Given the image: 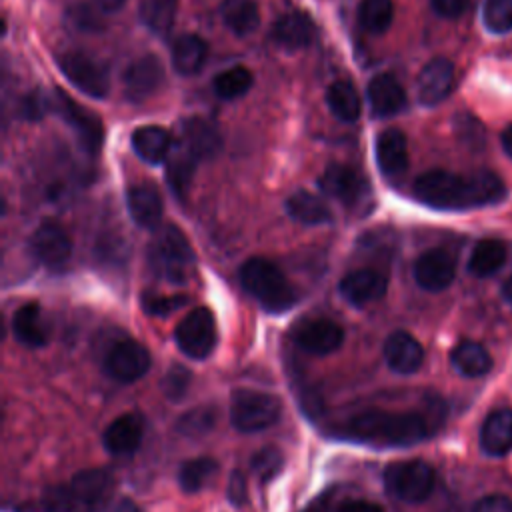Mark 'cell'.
I'll use <instances>...</instances> for the list:
<instances>
[{
	"mask_svg": "<svg viewBox=\"0 0 512 512\" xmlns=\"http://www.w3.org/2000/svg\"><path fill=\"white\" fill-rule=\"evenodd\" d=\"M218 474V462L208 456L186 460L178 472V482L184 492H198Z\"/></svg>",
	"mask_w": 512,
	"mask_h": 512,
	"instance_id": "cell-36",
	"label": "cell"
},
{
	"mask_svg": "<svg viewBox=\"0 0 512 512\" xmlns=\"http://www.w3.org/2000/svg\"><path fill=\"white\" fill-rule=\"evenodd\" d=\"M244 290L256 298L268 312H284L298 300L294 286L282 270L266 258H250L240 270Z\"/></svg>",
	"mask_w": 512,
	"mask_h": 512,
	"instance_id": "cell-4",
	"label": "cell"
},
{
	"mask_svg": "<svg viewBox=\"0 0 512 512\" xmlns=\"http://www.w3.org/2000/svg\"><path fill=\"white\" fill-rule=\"evenodd\" d=\"M326 102H328L330 112L342 122H356L360 116V110H362L360 96H358L354 84H350L348 80L332 82L326 92Z\"/></svg>",
	"mask_w": 512,
	"mask_h": 512,
	"instance_id": "cell-34",
	"label": "cell"
},
{
	"mask_svg": "<svg viewBox=\"0 0 512 512\" xmlns=\"http://www.w3.org/2000/svg\"><path fill=\"white\" fill-rule=\"evenodd\" d=\"M178 142L192 152L198 160L212 158L222 148V138L218 128L204 118H188L180 126V138Z\"/></svg>",
	"mask_w": 512,
	"mask_h": 512,
	"instance_id": "cell-21",
	"label": "cell"
},
{
	"mask_svg": "<svg viewBox=\"0 0 512 512\" xmlns=\"http://www.w3.org/2000/svg\"><path fill=\"white\" fill-rule=\"evenodd\" d=\"M386 276L372 268H358L346 274L340 282V294L354 306H364L380 300L386 294Z\"/></svg>",
	"mask_w": 512,
	"mask_h": 512,
	"instance_id": "cell-18",
	"label": "cell"
},
{
	"mask_svg": "<svg viewBox=\"0 0 512 512\" xmlns=\"http://www.w3.org/2000/svg\"><path fill=\"white\" fill-rule=\"evenodd\" d=\"M126 204L132 220L142 228H158L162 220V198L154 186L138 184L126 192Z\"/></svg>",
	"mask_w": 512,
	"mask_h": 512,
	"instance_id": "cell-26",
	"label": "cell"
},
{
	"mask_svg": "<svg viewBox=\"0 0 512 512\" xmlns=\"http://www.w3.org/2000/svg\"><path fill=\"white\" fill-rule=\"evenodd\" d=\"M384 484L402 502H422L434 490V470L424 460L392 462L384 470Z\"/></svg>",
	"mask_w": 512,
	"mask_h": 512,
	"instance_id": "cell-7",
	"label": "cell"
},
{
	"mask_svg": "<svg viewBox=\"0 0 512 512\" xmlns=\"http://www.w3.org/2000/svg\"><path fill=\"white\" fill-rule=\"evenodd\" d=\"M418 100L424 106H436L448 98L454 88V64L448 58H432L418 74Z\"/></svg>",
	"mask_w": 512,
	"mask_h": 512,
	"instance_id": "cell-14",
	"label": "cell"
},
{
	"mask_svg": "<svg viewBox=\"0 0 512 512\" xmlns=\"http://www.w3.org/2000/svg\"><path fill=\"white\" fill-rule=\"evenodd\" d=\"M282 404L276 396L258 390H236L230 402V420L240 432H260L278 422Z\"/></svg>",
	"mask_w": 512,
	"mask_h": 512,
	"instance_id": "cell-6",
	"label": "cell"
},
{
	"mask_svg": "<svg viewBox=\"0 0 512 512\" xmlns=\"http://www.w3.org/2000/svg\"><path fill=\"white\" fill-rule=\"evenodd\" d=\"M454 128H456V134L460 136V140L466 142L472 148H476L484 142V130H482L480 122L470 114L456 116L454 118Z\"/></svg>",
	"mask_w": 512,
	"mask_h": 512,
	"instance_id": "cell-43",
	"label": "cell"
},
{
	"mask_svg": "<svg viewBox=\"0 0 512 512\" xmlns=\"http://www.w3.org/2000/svg\"><path fill=\"white\" fill-rule=\"evenodd\" d=\"M480 446L490 456H504L512 448V410L490 412L480 430Z\"/></svg>",
	"mask_w": 512,
	"mask_h": 512,
	"instance_id": "cell-25",
	"label": "cell"
},
{
	"mask_svg": "<svg viewBox=\"0 0 512 512\" xmlns=\"http://www.w3.org/2000/svg\"><path fill=\"white\" fill-rule=\"evenodd\" d=\"M52 106L66 120V124L76 132V138H78L80 146L84 148V152H88L90 156L98 154L102 148V142H104V126H102L100 118L94 112L78 106L62 90H54Z\"/></svg>",
	"mask_w": 512,
	"mask_h": 512,
	"instance_id": "cell-9",
	"label": "cell"
},
{
	"mask_svg": "<svg viewBox=\"0 0 512 512\" xmlns=\"http://www.w3.org/2000/svg\"><path fill=\"white\" fill-rule=\"evenodd\" d=\"M286 210L294 220H298L302 224L316 226V224L332 222V212H330L328 204L322 198H318L310 192H304V190L288 196Z\"/></svg>",
	"mask_w": 512,
	"mask_h": 512,
	"instance_id": "cell-33",
	"label": "cell"
},
{
	"mask_svg": "<svg viewBox=\"0 0 512 512\" xmlns=\"http://www.w3.org/2000/svg\"><path fill=\"white\" fill-rule=\"evenodd\" d=\"M114 478L108 470L86 468L68 484L52 486L42 496L44 512H98L110 498Z\"/></svg>",
	"mask_w": 512,
	"mask_h": 512,
	"instance_id": "cell-3",
	"label": "cell"
},
{
	"mask_svg": "<svg viewBox=\"0 0 512 512\" xmlns=\"http://www.w3.org/2000/svg\"><path fill=\"white\" fill-rule=\"evenodd\" d=\"M384 360L386 364L400 374L416 372L424 362V348L422 344L408 332H392L384 342Z\"/></svg>",
	"mask_w": 512,
	"mask_h": 512,
	"instance_id": "cell-20",
	"label": "cell"
},
{
	"mask_svg": "<svg viewBox=\"0 0 512 512\" xmlns=\"http://www.w3.org/2000/svg\"><path fill=\"white\" fill-rule=\"evenodd\" d=\"M220 14L224 24L238 36L254 32L260 22V12L254 0H224Z\"/></svg>",
	"mask_w": 512,
	"mask_h": 512,
	"instance_id": "cell-35",
	"label": "cell"
},
{
	"mask_svg": "<svg viewBox=\"0 0 512 512\" xmlns=\"http://www.w3.org/2000/svg\"><path fill=\"white\" fill-rule=\"evenodd\" d=\"M190 372L184 368V366H172L162 382V388H164V394L168 398H182L190 386Z\"/></svg>",
	"mask_w": 512,
	"mask_h": 512,
	"instance_id": "cell-44",
	"label": "cell"
},
{
	"mask_svg": "<svg viewBox=\"0 0 512 512\" xmlns=\"http://www.w3.org/2000/svg\"><path fill=\"white\" fill-rule=\"evenodd\" d=\"M12 332L18 342L30 348H40L48 340V330L42 318V308L36 302H28L14 312Z\"/></svg>",
	"mask_w": 512,
	"mask_h": 512,
	"instance_id": "cell-27",
	"label": "cell"
},
{
	"mask_svg": "<svg viewBox=\"0 0 512 512\" xmlns=\"http://www.w3.org/2000/svg\"><path fill=\"white\" fill-rule=\"evenodd\" d=\"M184 302H186L184 296H146V298L142 300V306L146 308L148 314L166 316V314H170L172 310L180 308Z\"/></svg>",
	"mask_w": 512,
	"mask_h": 512,
	"instance_id": "cell-46",
	"label": "cell"
},
{
	"mask_svg": "<svg viewBox=\"0 0 512 512\" xmlns=\"http://www.w3.org/2000/svg\"><path fill=\"white\" fill-rule=\"evenodd\" d=\"M162 80H164V70L160 60L152 54L140 56L134 62H130L128 68L124 70V76H122L124 94L132 102H142L160 88Z\"/></svg>",
	"mask_w": 512,
	"mask_h": 512,
	"instance_id": "cell-12",
	"label": "cell"
},
{
	"mask_svg": "<svg viewBox=\"0 0 512 512\" xmlns=\"http://www.w3.org/2000/svg\"><path fill=\"white\" fill-rule=\"evenodd\" d=\"M104 368L118 382H134L148 372L150 352L136 340H122L106 354Z\"/></svg>",
	"mask_w": 512,
	"mask_h": 512,
	"instance_id": "cell-11",
	"label": "cell"
},
{
	"mask_svg": "<svg viewBox=\"0 0 512 512\" xmlns=\"http://www.w3.org/2000/svg\"><path fill=\"white\" fill-rule=\"evenodd\" d=\"M246 498H248L246 480H244V476L236 470V472H232V476H230V480H228V500H230L234 506H242V504H246Z\"/></svg>",
	"mask_w": 512,
	"mask_h": 512,
	"instance_id": "cell-48",
	"label": "cell"
},
{
	"mask_svg": "<svg viewBox=\"0 0 512 512\" xmlns=\"http://www.w3.org/2000/svg\"><path fill=\"white\" fill-rule=\"evenodd\" d=\"M46 104H50V102L44 100L40 94H30L22 100V116L28 120H36L44 114Z\"/></svg>",
	"mask_w": 512,
	"mask_h": 512,
	"instance_id": "cell-50",
	"label": "cell"
},
{
	"mask_svg": "<svg viewBox=\"0 0 512 512\" xmlns=\"http://www.w3.org/2000/svg\"><path fill=\"white\" fill-rule=\"evenodd\" d=\"M430 2L436 14L444 18H456L468 8L470 0H430Z\"/></svg>",
	"mask_w": 512,
	"mask_h": 512,
	"instance_id": "cell-49",
	"label": "cell"
},
{
	"mask_svg": "<svg viewBox=\"0 0 512 512\" xmlns=\"http://www.w3.org/2000/svg\"><path fill=\"white\" fill-rule=\"evenodd\" d=\"M172 66L182 76L196 74L206 62V42L196 34H180L172 42Z\"/></svg>",
	"mask_w": 512,
	"mask_h": 512,
	"instance_id": "cell-28",
	"label": "cell"
},
{
	"mask_svg": "<svg viewBox=\"0 0 512 512\" xmlns=\"http://www.w3.org/2000/svg\"><path fill=\"white\" fill-rule=\"evenodd\" d=\"M450 362L452 366L468 376V378H476V376H484L490 372L492 368V356L488 354V350L472 340H464L460 342L452 354H450Z\"/></svg>",
	"mask_w": 512,
	"mask_h": 512,
	"instance_id": "cell-31",
	"label": "cell"
},
{
	"mask_svg": "<svg viewBox=\"0 0 512 512\" xmlns=\"http://www.w3.org/2000/svg\"><path fill=\"white\" fill-rule=\"evenodd\" d=\"M122 4H124V0H96V6L106 12H116L122 8Z\"/></svg>",
	"mask_w": 512,
	"mask_h": 512,
	"instance_id": "cell-53",
	"label": "cell"
},
{
	"mask_svg": "<svg viewBox=\"0 0 512 512\" xmlns=\"http://www.w3.org/2000/svg\"><path fill=\"white\" fill-rule=\"evenodd\" d=\"M336 512H384L380 504L370 500H344Z\"/></svg>",
	"mask_w": 512,
	"mask_h": 512,
	"instance_id": "cell-51",
	"label": "cell"
},
{
	"mask_svg": "<svg viewBox=\"0 0 512 512\" xmlns=\"http://www.w3.org/2000/svg\"><path fill=\"white\" fill-rule=\"evenodd\" d=\"M482 18L484 26L494 34L512 30V0H486Z\"/></svg>",
	"mask_w": 512,
	"mask_h": 512,
	"instance_id": "cell-41",
	"label": "cell"
},
{
	"mask_svg": "<svg viewBox=\"0 0 512 512\" xmlns=\"http://www.w3.org/2000/svg\"><path fill=\"white\" fill-rule=\"evenodd\" d=\"M58 66L62 74L84 94L92 98H104L110 88V78L106 66L82 52H64L58 56Z\"/></svg>",
	"mask_w": 512,
	"mask_h": 512,
	"instance_id": "cell-10",
	"label": "cell"
},
{
	"mask_svg": "<svg viewBox=\"0 0 512 512\" xmlns=\"http://www.w3.org/2000/svg\"><path fill=\"white\" fill-rule=\"evenodd\" d=\"M198 162L200 160L192 152H188L180 142L174 146V150H170L166 158V178L172 192L178 194L180 198L186 196V190L192 182Z\"/></svg>",
	"mask_w": 512,
	"mask_h": 512,
	"instance_id": "cell-32",
	"label": "cell"
},
{
	"mask_svg": "<svg viewBox=\"0 0 512 512\" xmlns=\"http://www.w3.org/2000/svg\"><path fill=\"white\" fill-rule=\"evenodd\" d=\"M472 512H512V500L504 494H488L472 506Z\"/></svg>",
	"mask_w": 512,
	"mask_h": 512,
	"instance_id": "cell-47",
	"label": "cell"
},
{
	"mask_svg": "<svg viewBox=\"0 0 512 512\" xmlns=\"http://www.w3.org/2000/svg\"><path fill=\"white\" fill-rule=\"evenodd\" d=\"M318 186L326 196L340 200L346 206L356 204L366 192L364 176L350 166L332 164L318 178Z\"/></svg>",
	"mask_w": 512,
	"mask_h": 512,
	"instance_id": "cell-15",
	"label": "cell"
},
{
	"mask_svg": "<svg viewBox=\"0 0 512 512\" xmlns=\"http://www.w3.org/2000/svg\"><path fill=\"white\" fill-rule=\"evenodd\" d=\"M148 264L156 276L168 282H184L194 264L184 232L172 224L158 228L148 244Z\"/></svg>",
	"mask_w": 512,
	"mask_h": 512,
	"instance_id": "cell-5",
	"label": "cell"
},
{
	"mask_svg": "<svg viewBox=\"0 0 512 512\" xmlns=\"http://www.w3.org/2000/svg\"><path fill=\"white\" fill-rule=\"evenodd\" d=\"M132 148L142 160H146L150 164H160L168 158V154L172 150L170 134L164 128L154 126V124L140 126L132 134Z\"/></svg>",
	"mask_w": 512,
	"mask_h": 512,
	"instance_id": "cell-29",
	"label": "cell"
},
{
	"mask_svg": "<svg viewBox=\"0 0 512 512\" xmlns=\"http://www.w3.org/2000/svg\"><path fill=\"white\" fill-rule=\"evenodd\" d=\"M216 418H218V410L214 406L210 404L196 406L180 416V420L176 422V432L186 438L206 436L214 428Z\"/></svg>",
	"mask_w": 512,
	"mask_h": 512,
	"instance_id": "cell-39",
	"label": "cell"
},
{
	"mask_svg": "<svg viewBox=\"0 0 512 512\" xmlns=\"http://www.w3.org/2000/svg\"><path fill=\"white\" fill-rule=\"evenodd\" d=\"M314 22L304 12H288L280 16L272 28V40L284 50L306 48L314 38Z\"/></svg>",
	"mask_w": 512,
	"mask_h": 512,
	"instance_id": "cell-24",
	"label": "cell"
},
{
	"mask_svg": "<svg viewBox=\"0 0 512 512\" xmlns=\"http://www.w3.org/2000/svg\"><path fill=\"white\" fill-rule=\"evenodd\" d=\"M108 512H140V508L130 498H120L108 508Z\"/></svg>",
	"mask_w": 512,
	"mask_h": 512,
	"instance_id": "cell-52",
	"label": "cell"
},
{
	"mask_svg": "<svg viewBox=\"0 0 512 512\" xmlns=\"http://www.w3.org/2000/svg\"><path fill=\"white\" fill-rule=\"evenodd\" d=\"M502 148L512 158V124L502 132Z\"/></svg>",
	"mask_w": 512,
	"mask_h": 512,
	"instance_id": "cell-54",
	"label": "cell"
},
{
	"mask_svg": "<svg viewBox=\"0 0 512 512\" xmlns=\"http://www.w3.org/2000/svg\"><path fill=\"white\" fill-rule=\"evenodd\" d=\"M376 162L386 178H398L408 168V142L402 130L386 128L376 138Z\"/></svg>",
	"mask_w": 512,
	"mask_h": 512,
	"instance_id": "cell-19",
	"label": "cell"
},
{
	"mask_svg": "<svg viewBox=\"0 0 512 512\" xmlns=\"http://www.w3.org/2000/svg\"><path fill=\"white\" fill-rule=\"evenodd\" d=\"M144 436V424L142 418L134 412L122 414L116 420H112L104 430V446L110 454L126 456L138 450Z\"/></svg>",
	"mask_w": 512,
	"mask_h": 512,
	"instance_id": "cell-22",
	"label": "cell"
},
{
	"mask_svg": "<svg viewBox=\"0 0 512 512\" xmlns=\"http://www.w3.org/2000/svg\"><path fill=\"white\" fill-rule=\"evenodd\" d=\"M504 194V182L490 170H476L470 174L430 170L414 180V196L438 210L488 206L502 200Z\"/></svg>",
	"mask_w": 512,
	"mask_h": 512,
	"instance_id": "cell-1",
	"label": "cell"
},
{
	"mask_svg": "<svg viewBox=\"0 0 512 512\" xmlns=\"http://www.w3.org/2000/svg\"><path fill=\"white\" fill-rule=\"evenodd\" d=\"M370 108L376 116H394L406 106V92L392 74H376L366 88Z\"/></svg>",
	"mask_w": 512,
	"mask_h": 512,
	"instance_id": "cell-23",
	"label": "cell"
},
{
	"mask_svg": "<svg viewBox=\"0 0 512 512\" xmlns=\"http://www.w3.org/2000/svg\"><path fill=\"white\" fill-rule=\"evenodd\" d=\"M252 472L262 480V482H270L272 478H276L280 474V470L284 468V454L276 448V446H264L262 450H258L252 456Z\"/></svg>",
	"mask_w": 512,
	"mask_h": 512,
	"instance_id": "cell-42",
	"label": "cell"
},
{
	"mask_svg": "<svg viewBox=\"0 0 512 512\" xmlns=\"http://www.w3.org/2000/svg\"><path fill=\"white\" fill-rule=\"evenodd\" d=\"M456 264L454 258L440 248H432L420 254L414 262V280L428 292H440L454 280Z\"/></svg>",
	"mask_w": 512,
	"mask_h": 512,
	"instance_id": "cell-13",
	"label": "cell"
},
{
	"mask_svg": "<svg viewBox=\"0 0 512 512\" xmlns=\"http://www.w3.org/2000/svg\"><path fill=\"white\" fill-rule=\"evenodd\" d=\"M394 16L392 0H362L358 8V20L364 30L372 34H382Z\"/></svg>",
	"mask_w": 512,
	"mask_h": 512,
	"instance_id": "cell-40",
	"label": "cell"
},
{
	"mask_svg": "<svg viewBox=\"0 0 512 512\" xmlns=\"http://www.w3.org/2000/svg\"><path fill=\"white\" fill-rule=\"evenodd\" d=\"M342 340L344 330L336 322L326 318L306 320L294 330V342L310 354H330L340 348Z\"/></svg>",
	"mask_w": 512,
	"mask_h": 512,
	"instance_id": "cell-17",
	"label": "cell"
},
{
	"mask_svg": "<svg viewBox=\"0 0 512 512\" xmlns=\"http://www.w3.org/2000/svg\"><path fill=\"white\" fill-rule=\"evenodd\" d=\"M506 256H508V248L502 240L484 238L474 246L468 260V270L478 278H486L504 266Z\"/></svg>",
	"mask_w": 512,
	"mask_h": 512,
	"instance_id": "cell-30",
	"label": "cell"
},
{
	"mask_svg": "<svg viewBox=\"0 0 512 512\" xmlns=\"http://www.w3.org/2000/svg\"><path fill=\"white\" fill-rule=\"evenodd\" d=\"M178 348L196 360L206 358L216 346V320L214 314L200 306L188 312L174 330Z\"/></svg>",
	"mask_w": 512,
	"mask_h": 512,
	"instance_id": "cell-8",
	"label": "cell"
},
{
	"mask_svg": "<svg viewBox=\"0 0 512 512\" xmlns=\"http://www.w3.org/2000/svg\"><path fill=\"white\" fill-rule=\"evenodd\" d=\"M178 0H140V18L154 34H166L176 18Z\"/></svg>",
	"mask_w": 512,
	"mask_h": 512,
	"instance_id": "cell-37",
	"label": "cell"
},
{
	"mask_svg": "<svg viewBox=\"0 0 512 512\" xmlns=\"http://www.w3.org/2000/svg\"><path fill=\"white\" fill-rule=\"evenodd\" d=\"M252 72L244 66H232V68H226L224 72H220L212 86H214V92L218 98L222 100H234V98H240L244 96L250 88H252Z\"/></svg>",
	"mask_w": 512,
	"mask_h": 512,
	"instance_id": "cell-38",
	"label": "cell"
},
{
	"mask_svg": "<svg viewBox=\"0 0 512 512\" xmlns=\"http://www.w3.org/2000/svg\"><path fill=\"white\" fill-rule=\"evenodd\" d=\"M348 432L372 446H412L428 436V422L416 412L370 408L348 422Z\"/></svg>",
	"mask_w": 512,
	"mask_h": 512,
	"instance_id": "cell-2",
	"label": "cell"
},
{
	"mask_svg": "<svg viewBox=\"0 0 512 512\" xmlns=\"http://www.w3.org/2000/svg\"><path fill=\"white\" fill-rule=\"evenodd\" d=\"M100 8L96 6H90V4H76L70 8L68 16H70V22L80 28V30H96L102 26V18H100Z\"/></svg>",
	"mask_w": 512,
	"mask_h": 512,
	"instance_id": "cell-45",
	"label": "cell"
},
{
	"mask_svg": "<svg viewBox=\"0 0 512 512\" xmlns=\"http://www.w3.org/2000/svg\"><path fill=\"white\" fill-rule=\"evenodd\" d=\"M502 296H504L506 302L512 306V276L504 282V286H502Z\"/></svg>",
	"mask_w": 512,
	"mask_h": 512,
	"instance_id": "cell-55",
	"label": "cell"
},
{
	"mask_svg": "<svg viewBox=\"0 0 512 512\" xmlns=\"http://www.w3.org/2000/svg\"><path fill=\"white\" fill-rule=\"evenodd\" d=\"M30 252L46 266H60L72 254V240L62 226L44 222L34 230L30 238Z\"/></svg>",
	"mask_w": 512,
	"mask_h": 512,
	"instance_id": "cell-16",
	"label": "cell"
}]
</instances>
